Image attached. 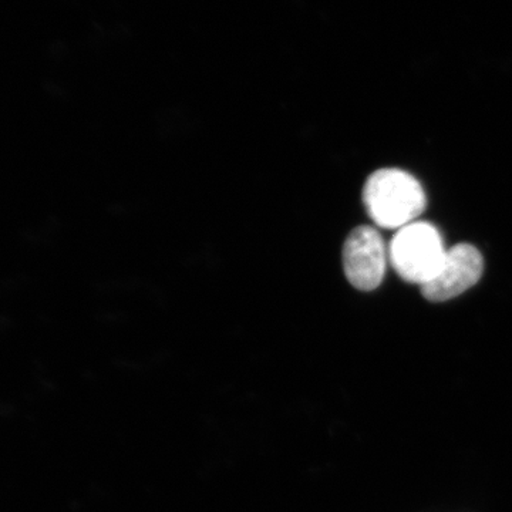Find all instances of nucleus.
<instances>
[{
    "label": "nucleus",
    "instance_id": "f257e3e1",
    "mask_svg": "<svg viewBox=\"0 0 512 512\" xmlns=\"http://www.w3.org/2000/svg\"><path fill=\"white\" fill-rule=\"evenodd\" d=\"M367 214L379 227L400 229L426 210V194L419 181L397 168H383L367 178L363 188Z\"/></svg>",
    "mask_w": 512,
    "mask_h": 512
},
{
    "label": "nucleus",
    "instance_id": "f03ea898",
    "mask_svg": "<svg viewBox=\"0 0 512 512\" xmlns=\"http://www.w3.org/2000/svg\"><path fill=\"white\" fill-rule=\"evenodd\" d=\"M446 252L436 227L429 222L414 221L394 235L389 258L403 281L421 286L439 272Z\"/></svg>",
    "mask_w": 512,
    "mask_h": 512
},
{
    "label": "nucleus",
    "instance_id": "7ed1b4c3",
    "mask_svg": "<svg viewBox=\"0 0 512 512\" xmlns=\"http://www.w3.org/2000/svg\"><path fill=\"white\" fill-rule=\"evenodd\" d=\"M387 251L376 228L357 227L350 232L343 247V266L350 285L359 291H373L386 274Z\"/></svg>",
    "mask_w": 512,
    "mask_h": 512
},
{
    "label": "nucleus",
    "instance_id": "20e7f679",
    "mask_svg": "<svg viewBox=\"0 0 512 512\" xmlns=\"http://www.w3.org/2000/svg\"><path fill=\"white\" fill-rule=\"evenodd\" d=\"M484 271L483 255L470 244L448 249L439 272L421 285L424 298L430 302H446L473 288Z\"/></svg>",
    "mask_w": 512,
    "mask_h": 512
}]
</instances>
